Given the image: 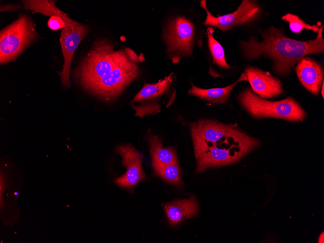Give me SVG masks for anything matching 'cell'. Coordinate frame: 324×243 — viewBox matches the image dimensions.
<instances>
[{"label":"cell","mask_w":324,"mask_h":243,"mask_svg":"<svg viewBox=\"0 0 324 243\" xmlns=\"http://www.w3.org/2000/svg\"><path fill=\"white\" fill-rule=\"evenodd\" d=\"M137 64L129 58L125 49L114 50L111 42L99 39L81 59L74 76L85 90L111 101L139 77Z\"/></svg>","instance_id":"obj_1"},{"label":"cell","mask_w":324,"mask_h":243,"mask_svg":"<svg viewBox=\"0 0 324 243\" xmlns=\"http://www.w3.org/2000/svg\"><path fill=\"white\" fill-rule=\"evenodd\" d=\"M197 173L234 163L259 145L236 125L200 119L191 125Z\"/></svg>","instance_id":"obj_2"},{"label":"cell","mask_w":324,"mask_h":243,"mask_svg":"<svg viewBox=\"0 0 324 243\" xmlns=\"http://www.w3.org/2000/svg\"><path fill=\"white\" fill-rule=\"evenodd\" d=\"M323 28H319L315 39L302 41L286 37L283 28L277 29L272 25L264 31H259L261 41L251 36L248 40L242 41L240 46L246 59L253 60L261 56L271 58L274 61V71L279 76H286L306 55L324 52Z\"/></svg>","instance_id":"obj_3"},{"label":"cell","mask_w":324,"mask_h":243,"mask_svg":"<svg viewBox=\"0 0 324 243\" xmlns=\"http://www.w3.org/2000/svg\"><path fill=\"white\" fill-rule=\"evenodd\" d=\"M23 7L46 16H59L64 22L60 36V44L64 58L63 68L60 73L62 86H70L69 74L73 55L81 41L89 31L88 25L77 22L69 17L56 6L53 0H26L22 1Z\"/></svg>","instance_id":"obj_4"},{"label":"cell","mask_w":324,"mask_h":243,"mask_svg":"<svg viewBox=\"0 0 324 243\" xmlns=\"http://www.w3.org/2000/svg\"><path fill=\"white\" fill-rule=\"evenodd\" d=\"M239 101L243 107L254 117H272L292 122L302 120L306 113L292 97L277 101L267 100L249 88L242 92Z\"/></svg>","instance_id":"obj_5"},{"label":"cell","mask_w":324,"mask_h":243,"mask_svg":"<svg viewBox=\"0 0 324 243\" xmlns=\"http://www.w3.org/2000/svg\"><path fill=\"white\" fill-rule=\"evenodd\" d=\"M38 37L33 21L27 15L18 18L0 32V64L15 60Z\"/></svg>","instance_id":"obj_6"},{"label":"cell","mask_w":324,"mask_h":243,"mask_svg":"<svg viewBox=\"0 0 324 243\" xmlns=\"http://www.w3.org/2000/svg\"><path fill=\"white\" fill-rule=\"evenodd\" d=\"M193 23L183 16L171 19L163 32L166 52L173 63H178L183 57L192 56L195 39Z\"/></svg>","instance_id":"obj_7"},{"label":"cell","mask_w":324,"mask_h":243,"mask_svg":"<svg viewBox=\"0 0 324 243\" xmlns=\"http://www.w3.org/2000/svg\"><path fill=\"white\" fill-rule=\"evenodd\" d=\"M200 5L207 13V17L203 24L218 28L223 32L252 21L259 16V13L257 3L249 0H243L234 12L219 16L211 14L207 8L205 0H202Z\"/></svg>","instance_id":"obj_8"},{"label":"cell","mask_w":324,"mask_h":243,"mask_svg":"<svg viewBox=\"0 0 324 243\" xmlns=\"http://www.w3.org/2000/svg\"><path fill=\"white\" fill-rule=\"evenodd\" d=\"M115 151L121 156L122 164L127 169L126 173L116 178L115 182L122 187L131 188L145 178L142 167V156L134 147L128 145L120 146Z\"/></svg>","instance_id":"obj_9"},{"label":"cell","mask_w":324,"mask_h":243,"mask_svg":"<svg viewBox=\"0 0 324 243\" xmlns=\"http://www.w3.org/2000/svg\"><path fill=\"white\" fill-rule=\"evenodd\" d=\"M244 71L252 90L260 97L272 98L283 93L280 81L269 72L253 66H247Z\"/></svg>","instance_id":"obj_10"},{"label":"cell","mask_w":324,"mask_h":243,"mask_svg":"<svg viewBox=\"0 0 324 243\" xmlns=\"http://www.w3.org/2000/svg\"><path fill=\"white\" fill-rule=\"evenodd\" d=\"M295 72L303 85L308 91L318 95L324 82V71L320 64L314 60L304 57L297 62Z\"/></svg>","instance_id":"obj_11"},{"label":"cell","mask_w":324,"mask_h":243,"mask_svg":"<svg viewBox=\"0 0 324 243\" xmlns=\"http://www.w3.org/2000/svg\"><path fill=\"white\" fill-rule=\"evenodd\" d=\"M164 209L169 224L175 226L185 219L195 216L199 207L196 197L191 195L188 198L167 203Z\"/></svg>","instance_id":"obj_12"},{"label":"cell","mask_w":324,"mask_h":243,"mask_svg":"<svg viewBox=\"0 0 324 243\" xmlns=\"http://www.w3.org/2000/svg\"><path fill=\"white\" fill-rule=\"evenodd\" d=\"M243 81H248L245 73H242L238 80L233 83L222 88L211 89H202L192 85V88L189 90V94L213 103H221L225 102L228 98L232 89L239 82Z\"/></svg>","instance_id":"obj_13"},{"label":"cell","mask_w":324,"mask_h":243,"mask_svg":"<svg viewBox=\"0 0 324 243\" xmlns=\"http://www.w3.org/2000/svg\"><path fill=\"white\" fill-rule=\"evenodd\" d=\"M147 137L150 146L152 166L178 162L175 149L171 147H164L159 136L149 134Z\"/></svg>","instance_id":"obj_14"},{"label":"cell","mask_w":324,"mask_h":243,"mask_svg":"<svg viewBox=\"0 0 324 243\" xmlns=\"http://www.w3.org/2000/svg\"><path fill=\"white\" fill-rule=\"evenodd\" d=\"M171 74L155 83H145L141 90L134 97L132 101L138 102L152 99L160 97L165 93L172 81Z\"/></svg>","instance_id":"obj_15"},{"label":"cell","mask_w":324,"mask_h":243,"mask_svg":"<svg viewBox=\"0 0 324 243\" xmlns=\"http://www.w3.org/2000/svg\"><path fill=\"white\" fill-rule=\"evenodd\" d=\"M155 173L165 181L176 186H181V170L178 162L152 166Z\"/></svg>","instance_id":"obj_16"},{"label":"cell","mask_w":324,"mask_h":243,"mask_svg":"<svg viewBox=\"0 0 324 243\" xmlns=\"http://www.w3.org/2000/svg\"><path fill=\"white\" fill-rule=\"evenodd\" d=\"M213 32L212 28L210 27L207 29L208 46L213 63L222 68H231L226 62L224 49L221 45L214 38Z\"/></svg>","instance_id":"obj_17"},{"label":"cell","mask_w":324,"mask_h":243,"mask_svg":"<svg viewBox=\"0 0 324 243\" xmlns=\"http://www.w3.org/2000/svg\"><path fill=\"white\" fill-rule=\"evenodd\" d=\"M282 19L288 22L291 30L294 33H300L303 30H310L317 32L319 29L316 25H310L300 19L299 16L292 14H287Z\"/></svg>","instance_id":"obj_18"},{"label":"cell","mask_w":324,"mask_h":243,"mask_svg":"<svg viewBox=\"0 0 324 243\" xmlns=\"http://www.w3.org/2000/svg\"><path fill=\"white\" fill-rule=\"evenodd\" d=\"M48 24L50 29L55 30L62 29L65 25V23L59 16H50Z\"/></svg>","instance_id":"obj_19"},{"label":"cell","mask_w":324,"mask_h":243,"mask_svg":"<svg viewBox=\"0 0 324 243\" xmlns=\"http://www.w3.org/2000/svg\"><path fill=\"white\" fill-rule=\"evenodd\" d=\"M125 49L128 57L132 62L136 64H138L140 62L139 56L132 49L129 48H127Z\"/></svg>","instance_id":"obj_20"},{"label":"cell","mask_w":324,"mask_h":243,"mask_svg":"<svg viewBox=\"0 0 324 243\" xmlns=\"http://www.w3.org/2000/svg\"><path fill=\"white\" fill-rule=\"evenodd\" d=\"M21 7L19 5H1L0 10L1 12L18 10Z\"/></svg>","instance_id":"obj_21"},{"label":"cell","mask_w":324,"mask_h":243,"mask_svg":"<svg viewBox=\"0 0 324 243\" xmlns=\"http://www.w3.org/2000/svg\"><path fill=\"white\" fill-rule=\"evenodd\" d=\"M321 95H322L323 97H324V82L322 83Z\"/></svg>","instance_id":"obj_22"},{"label":"cell","mask_w":324,"mask_h":243,"mask_svg":"<svg viewBox=\"0 0 324 243\" xmlns=\"http://www.w3.org/2000/svg\"><path fill=\"white\" fill-rule=\"evenodd\" d=\"M15 194L17 195L18 194V193L17 192H16V193H15Z\"/></svg>","instance_id":"obj_23"}]
</instances>
